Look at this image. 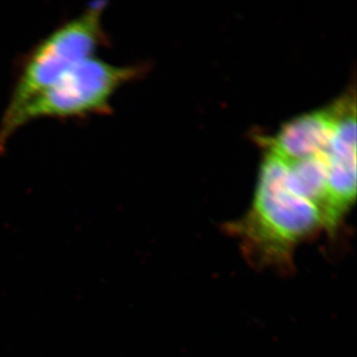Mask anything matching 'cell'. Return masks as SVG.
Wrapping results in <instances>:
<instances>
[{
  "mask_svg": "<svg viewBox=\"0 0 357 357\" xmlns=\"http://www.w3.org/2000/svg\"><path fill=\"white\" fill-rule=\"evenodd\" d=\"M246 262L255 270L293 273L301 244L326 231L318 208L294 185L287 166L265 154L252 203L245 215L225 225Z\"/></svg>",
  "mask_w": 357,
  "mask_h": 357,
  "instance_id": "cell-1",
  "label": "cell"
},
{
  "mask_svg": "<svg viewBox=\"0 0 357 357\" xmlns=\"http://www.w3.org/2000/svg\"><path fill=\"white\" fill-rule=\"evenodd\" d=\"M139 66H116L96 56L77 63L0 122V152L18 129L42 119H79L109 114L112 98L142 74Z\"/></svg>",
  "mask_w": 357,
  "mask_h": 357,
  "instance_id": "cell-2",
  "label": "cell"
},
{
  "mask_svg": "<svg viewBox=\"0 0 357 357\" xmlns=\"http://www.w3.org/2000/svg\"><path fill=\"white\" fill-rule=\"evenodd\" d=\"M105 6L89 7L39 41L21 63L3 116H10L33 96L53 84L77 63L93 57L109 42L103 30Z\"/></svg>",
  "mask_w": 357,
  "mask_h": 357,
  "instance_id": "cell-3",
  "label": "cell"
},
{
  "mask_svg": "<svg viewBox=\"0 0 357 357\" xmlns=\"http://www.w3.org/2000/svg\"><path fill=\"white\" fill-rule=\"evenodd\" d=\"M351 96L345 95L328 107L301 114L286 122L274 135L260 138L266 154L292 163L323 153Z\"/></svg>",
  "mask_w": 357,
  "mask_h": 357,
  "instance_id": "cell-4",
  "label": "cell"
},
{
  "mask_svg": "<svg viewBox=\"0 0 357 357\" xmlns=\"http://www.w3.org/2000/svg\"><path fill=\"white\" fill-rule=\"evenodd\" d=\"M333 203L342 217L356 198V109L352 95L321 155Z\"/></svg>",
  "mask_w": 357,
  "mask_h": 357,
  "instance_id": "cell-5",
  "label": "cell"
}]
</instances>
